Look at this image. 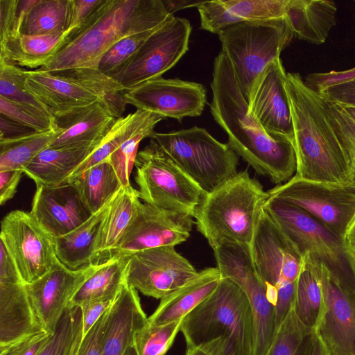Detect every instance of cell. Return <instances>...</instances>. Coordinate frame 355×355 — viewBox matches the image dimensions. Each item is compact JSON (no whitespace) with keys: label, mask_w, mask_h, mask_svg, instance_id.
I'll use <instances>...</instances> for the list:
<instances>
[{"label":"cell","mask_w":355,"mask_h":355,"mask_svg":"<svg viewBox=\"0 0 355 355\" xmlns=\"http://www.w3.org/2000/svg\"><path fill=\"white\" fill-rule=\"evenodd\" d=\"M211 89L210 112L227 134V144L237 155L275 184L291 179L297 170L293 141L268 135L248 113L247 99L222 51L214 61Z\"/></svg>","instance_id":"1"},{"label":"cell","mask_w":355,"mask_h":355,"mask_svg":"<svg viewBox=\"0 0 355 355\" xmlns=\"http://www.w3.org/2000/svg\"><path fill=\"white\" fill-rule=\"evenodd\" d=\"M285 89L299 179L355 186L347 153L332 123L324 98L298 73H287Z\"/></svg>","instance_id":"2"},{"label":"cell","mask_w":355,"mask_h":355,"mask_svg":"<svg viewBox=\"0 0 355 355\" xmlns=\"http://www.w3.org/2000/svg\"><path fill=\"white\" fill-rule=\"evenodd\" d=\"M173 15L163 0H103L90 20L39 69H98L103 55L119 41L155 29Z\"/></svg>","instance_id":"3"},{"label":"cell","mask_w":355,"mask_h":355,"mask_svg":"<svg viewBox=\"0 0 355 355\" xmlns=\"http://www.w3.org/2000/svg\"><path fill=\"white\" fill-rule=\"evenodd\" d=\"M187 347L209 355H253L254 323L248 298L222 277L214 291L182 320Z\"/></svg>","instance_id":"4"},{"label":"cell","mask_w":355,"mask_h":355,"mask_svg":"<svg viewBox=\"0 0 355 355\" xmlns=\"http://www.w3.org/2000/svg\"><path fill=\"white\" fill-rule=\"evenodd\" d=\"M268 198L247 170L240 171L203 197L193 216L198 230L212 249L225 243L250 246Z\"/></svg>","instance_id":"5"},{"label":"cell","mask_w":355,"mask_h":355,"mask_svg":"<svg viewBox=\"0 0 355 355\" xmlns=\"http://www.w3.org/2000/svg\"><path fill=\"white\" fill-rule=\"evenodd\" d=\"M263 210L297 247L322 263L340 286L355 295V259L343 239L302 209L269 197Z\"/></svg>","instance_id":"6"},{"label":"cell","mask_w":355,"mask_h":355,"mask_svg":"<svg viewBox=\"0 0 355 355\" xmlns=\"http://www.w3.org/2000/svg\"><path fill=\"white\" fill-rule=\"evenodd\" d=\"M218 35L221 51L246 99L257 77L270 62L280 58L293 37L284 18L241 22L223 29Z\"/></svg>","instance_id":"7"},{"label":"cell","mask_w":355,"mask_h":355,"mask_svg":"<svg viewBox=\"0 0 355 355\" xmlns=\"http://www.w3.org/2000/svg\"><path fill=\"white\" fill-rule=\"evenodd\" d=\"M149 138L206 193L237 173V154L228 144L218 141L204 128L154 132Z\"/></svg>","instance_id":"8"},{"label":"cell","mask_w":355,"mask_h":355,"mask_svg":"<svg viewBox=\"0 0 355 355\" xmlns=\"http://www.w3.org/2000/svg\"><path fill=\"white\" fill-rule=\"evenodd\" d=\"M135 166L139 198L144 202L193 217L206 193L150 139Z\"/></svg>","instance_id":"9"},{"label":"cell","mask_w":355,"mask_h":355,"mask_svg":"<svg viewBox=\"0 0 355 355\" xmlns=\"http://www.w3.org/2000/svg\"><path fill=\"white\" fill-rule=\"evenodd\" d=\"M213 250L221 277L232 280L248 298L254 323L253 355H266L277 333L275 306L256 270L250 246L225 243Z\"/></svg>","instance_id":"10"},{"label":"cell","mask_w":355,"mask_h":355,"mask_svg":"<svg viewBox=\"0 0 355 355\" xmlns=\"http://www.w3.org/2000/svg\"><path fill=\"white\" fill-rule=\"evenodd\" d=\"M268 193L306 211L343 240L355 216V186L307 181L293 176Z\"/></svg>","instance_id":"11"},{"label":"cell","mask_w":355,"mask_h":355,"mask_svg":"<svg viewBox=\"0 0 355 355\" xmlns=\"http://www.w3.org/2000/svg\"><path fill=\"white\" fill-rule=\"evenodd\" d=\"M250 250L256 270L275 306L279 293L296 288L303 255L264 210L259 217Z\"/></svg>","instance_id":"12"},{"label":"cell","mask_w":355,"mask_h":355,"mask_svg":"<svg viewBox=\"0 0 355 355\" xmlns=\"http://www.w3.org/2000/svg\"><path fill=\"white\" fill-rule=\"evenodd\" d=\"M191 30L187 19L173 15L150 35L126 64L110 77L124 89L162 77L188 51Z\"/></svg>","instance_id":"13"},{"label":"cell","mask_w":355,"mask_h":355,"mask_svg":"<svg viewBox=\"0 0 355 355\" xmlns=\"http://www.w3.org/2000/svg\"><path fill=\"white\" fill-rule=\"evenodd\" d=\"M0 241L15 261L25 284L42 277L58 261L54 238L31 212H9L1 222Z\"/></svg>","instance_id":"14"},{"label":"cell","mask_w":355,"mask_h":355,"mask_svg":"<svg viewBox=\"0 0 355 355\" xmlns=\"http://www.w3.org/2000/svg\"><path fill=\"white\" fill-rule=\"evenodd\" d=\"M198 273L175 246H162L131 255L125 282L146 296L161 300Z\"/></svg>","instance_id":"15"},{"label":"cell","mask_w":355,"mask_h":355,"mask_svg":"<svg viewBox=\"0 0 355 355\" xmlns=\"http://www.w3.org/2000/svg\"><path fill=\"white\" fill-rule=\"evenodd\" d=\"M124 98L137 110L179 121L185 117L200 116L207 103L206 90L202 84L162 77L125 89Z\"/></svg>","instance_id":"16"},{"label":"cell","mask_w":355,"mask_h":355,"mask_svg":"<svg viewBox=\"0 0 355 355\" xmlns=\"http://www.w3.org/2000/svg\"><path fill=\"white\" fill-rule=\"evenodd\" d=\"M192 217L148 203L141 204L137 214L113 256H131L148 249L175 246L190 236Z\"/></svg>","instance_id":"17"},{"label":"cell","mask_w":355,"mask_h":355,"mask_svg":"<svg viewBox=\"0 0 355 355\" xmlns=\"http://www.w3.org/2000/svg\"><path fill=\"white\" fill-rule=\"evenodd\" d=\"M99 263L71 270L58 261L36 281L26 284L35 313L43 328L53 334L64 310Z\"/></svg>","instance_id":"18"},{"label":"cell","mask_w":355,"mask_h":355,"mask_svg":"<svg viewBox=\"0 0 355 355\" xmlns=\"http://www.w3.org/2000/svg\"><path fill=\"white\" fill-rule=\"evenodd\" d=\"M286 75L280 58L270 62L253 83L247 99L248 110L268 135L293 141L291 109L285 89Z\"/></svg>","instance_id":"19"},{"label":"cell","mask_w":355,"mask_h":355,"mask_svg":"<svg viewBox=\"0 0 355 355\" xmlns=\"http://www.w3.org/2000/svg\"><path fill=\"white\" fill-rule=\"evenodd\" d=\"M324 311L316 332L329 355H355V295L345 292L320 263Z\"/></svg>","instance_id":"20"},{"label":"cell","mask_w":355,"mask_h":355,"mask_svg":"<svg viewBox=\"0 0 355 355\" xmlns=\"http://www.w3.org/2000/svg\"><path fill=\"white\" fill-rule=\"evenodd\" d=\"M53 238L73 231L92 215L73 183L36 185L30 211Z\"/></svg>","instance_id":"21"},{"label":"cell","mask_w":355,"mask_h":355,"mask_svg":"<svg viewBox=\"0 0 355 355\" xmlns=\"http://www.w3.org/2000/svg\"><path fill=\"white\" fill-rule=\"evenodd\" d=\"M25 86L53 118L101 101L90 89L57 71L25 70Z\"/></svg>","instance_id":"22"},{"label":"cell","mask_w":355,"mask_h":355,"mask_svg":"<svg viewBox=\"0 0 355 355\" xmlns=\"http://www.w3.org/2000/svg\"><path fill=\"white\" fill-rule=\"evenodd\" d=\"M288 0L203 1L198 7L200 28L217 34L245 21L284 18Z\"/></svg>","instance_id":"23"},{"label":"cell","mask_w":355,"mask_h":355,"mask_svg":"<svg viewBox=\"0 0 355 355\" xmlns=\"http://www.w3.org/2000/svg\"><path fill=\"white\" fill-rule=\"evenodd\" d=\"M148 324L137 291L126 282L110 307L103 340V355H123L137 334Z\"/></svg>","instance_id":"24"},{"label":"cell","mask_w":355,"mask_h":355,"mask_svg":"<svg viewBox=\"0 0 355 355\" xmlns=\"http://www.w3.org/2000/svg\"><path fill=\"white\" fill-rule=\"evenodd\" d=\"M101 101L54 118L60 133L50 148H79L99 143L116 121Z\"/></svg>","instance_id":"25"},{"label":"cell","mask_w":355,"mask_h":355,"mask_svg":"<svg viewBox=\"0 0 355 355\" xmlns=\"http://www.w3.org/2000/svg\"><path fill=\"white\" fill-rule=\"evenodd\" d=\"M43 330L24 281H1L0 348Z\"/></svg>","instance_id":"26"},{"label":"cell","mask_w":355,"mask_h":355,"mask_svg":"<svg viewBox=\"0 0 355 355\" xmlns=\"http://www.w3.org/2000/svg\"><path fill=\"white\" fill-rule=\"evenodd\" d=\"M141 204L138 190L131 185L123 187L111 200L96 239L94 264L110 258L134 221Z\"/></svg>","instance_id":"27"},{"label":"cell","mask_w":355,"mask_h":355,"mask_svg":"<svg viewBox=\"0 0 355 355\" xmlns=\"http://www.w3.org/2000/svg\"><path fill=\"white\" fill-rule=\"evenodd\" d=\"M221 279L218 268H207L162 298L148 324L158 326L182 319L216 288Z\"/></svg>","instance_id":"28"},{"label":"cell","mask_w":355,"mask_h":355,"mask_svg":"<svg viewBox=\"0 0 355 355\" xmlns=\"http://www.w3.org/2000/svg\"><path fill=\"white\" fill-rule=\"evenodd\" d=\"M336 11L332 1L288 0L284 19L293 37L319 45L336 25Z\"/></svg>","instance_id":"29"},{"label":"cell","mask_w":355,"mask_h":355,"mask_svg":"<svg viewBox=\"0 0 355 355\" xmlns=\"http://www.w3.org/2000/svg\"><path fill=\"white\" fill-rule=\"evenodd\" d=\"M101 141L93 146L79 148L48 147L32 160L24 173L36 185L56 186L66 183L70 175Z\"/></svg>","instance_id":"30"},{"label":"cell","mask_w":355,"mask_h":355,"mask_svg":"<svg viewBox=\"0 0 355 355\" xmlns=\"http://www.w3.org/2000/svg\"><path fill=\"white\" fill-rule=\"evenodd\" d=\"M320 261L309 253L296 284L293 311L307 328L316 330L324 311V297L320 278Z\"/></svg>","instance_id":"31"},{"label":"cell","mask_w":355,"mask_h":355,"mask_svg":"<svg viewBox=\"0 0 355 355\" xmlns=\"http://www.w3.org/2000/svg\"><path fill=\"white\" fill-rule=\"evenodd\" d=\"M110 202L73 231L54 238L56 257L67 268L78 270L94 264L96 239Z\"/></svg>","instance_id":"32"},{"label":"cell","mask_w":355,"mask_h":355,"mask_svg":"<svg viewBox=\"0 0 355 355\" xmlns=\"http://www.w3.org/2000/svg\"><path fill=\"white\" fill-rule=\"evenodd\" d=\"M165 119L160 114L141 110L117 119L98 146L73 171L67 182H71L91 167L106 161L125 140L140 130L156 125Z\"/></svg>","instance_id":"33"},{"label":"cell","mask_w":355,"mask_h":355,"mask_svg":"<svg viewBox=\"0 0 355 355\" xmlns=\"http://www.w3.org/2000/svg\"><path fill=\"white\" fill-rule=\"evenodd\" d=\"M65 33L26 35L0 46V61L28 68L43 67L64 44Z\"/></svg>","instance_id":"34"},{"label":"cell","mask_w":355,"mask_h":355,"mask_svg":"<svg viewBox=\"0 0 355 355\" xmlns=\"http://www.w3.org/2000/svg\"><path fill=\"white\" fill-rule=\"evenodd\" d=\"M130 256H113L99 263L71 300L69 306H80L88 302L116 297L125 283Z\"/></svg>","instance_id":"35"},{"label":"cell","mask_w":355,"mask_h":355,"mask_svg":"<svg viewBox=\"0 0 355 355\" xmlns=\"http://www.w3.org/2000/svg\"><path fill=\"white\" fill-rule=\"evenodd\" d=\"M70 183H73L92 214L106 206L123 188L107 161L91 167Z\"/></svg>","instance_id":"36"},{"label":"cell","mask_w":355,"mask_h":355,"mask_svg":"<svg viewBox=\"0 0 355 355\" xmlns=\"http://www.w3.org/2000/svg\"><path fill=\"white\" fill-rule=\"evenodd\" d=\"M69 19L70 0H38L26 15L21 34L42 35L65 33Z\"/></svg>","instance_id":"37"},{"label":"cell","mask_w":355,"mask_h":355,"mask_svg":"<svg viewBox=\"0 0 355 355\" xmlns=\"http://www.w3.org/2000/svg\"><path fill=\"white\" fill-rule=\"evenodd\" d=\"M60 130L35 132L29 135L0 139V170H24L60 133Z\"/></svg>","instance_id":"38"},{"label":"cell","mask_w":355,"mask_h":355,"mask_svg":"<svg viewBox=\"0 0 355 355\" xmlns=\"http://www.w3.org/2000/svg\"><path fill=\"white\" fill-rule=\"evenodd\" d=\"M55 71L78 82L96 94L115 118L123 116L127 105L124 98L125 89L112 77L98 69L89 68Z\"/></svg>","instance_id":"39"},{"label":"cell","mask_w":355,"mask_h":355,"mask_svg":"<svg viewBox=\"0 0 355 355\" xmlns=\"http://www.w3.org/2000/svg\"><path fill=\"white\" fill-rule=\"evenodd\" d=\"M315 331L299 320L293 308L278 328L266 355H311Z\"/></svg>","instance_id":"40"},{"label":"cell","mask_w":355,"mask_h":355,"mask_svg":"<svg viewBox=\"0 0 355 355\" xmlns=\"http://www.w3.org/2000/svg\"><path fill=\"white\" fill-rule=\"evenodd\" d=\"M182 320L158 326L147 324L135 336L138 355H164L180 331Z\"/></svg>","instance_id":"41"},{"label":"cell","mask_w":355,"mask_h":355,"mask_svg":"<svg viewBox=\"0 0 355 355\" xmlns=\"http://www.w3.org/2000/svg\"><path fill=\"white\" fill-rule=\"evenodd\" d=\"M157 28L127 36L119 41L103 55L98 70L109 76L118 71L130 60Z\"/></svg>","instance_id":"42"},{"label":"cell","mask_w":355,"mask_h":355,"mask_svg":"<svg viewBox=\"0 0 355 355\" xmlns=\"http://www.w3.org/2000/svg\"><path fill=\"white\" fill-rule=\"evenodd\" d=\"M0 114L37 132H47L55 128L54 118L47 112L3 97H0Z\"/></svg>","instance_id":"43"},{"label":"cell","mask_w":355,"mask_h":355,"mask_svg":"<svg viewBox=\"0 0 355 355\" xmlns=\"http://www.w3.org/2000/svg\"><path fill=\"white\" fill-rule=\"evenodd\" d=\"M0 97L15 103L30 105L47 112L26 89L25 70L3 61H0Z\"/></svg>","instance_id":"44"},{"label":"cell","mask_w":355,"mask_h":355,"mask_svg":"<svg viewBox=\"0 0 355 355\" xmlns=\"http://www.w3.org/2000/svg\"><path fill=\"white\" fill-rule=\"evenodd\" d=\"M155 125L147 126L125 140L106 160L113 167L123 187L130 184V177L137 155L139 144L150 137Z\"/></svg>","instance_id":"45"},{"label":"cell","mask_w":355,"mask_h":355,"mask_svg":"<svg viewBox=\"0 0 355 355\" xmlns=\"http://www.w3.org/2000/svg\"><path fill=\"white\" fill-rule=\"evenodd\" d=\"M38 0H0V46L21 35L24 20Z\"/></svg>","instance_id":"46"},{"label":"cell","mask_w":355,"mask_h":355,"mask_svg":"<svg viewBox=\"0 0 355 355\" xmlns=\"http://www.w3.org/2000/svg\"><path fill=\"white\" fill-rule=\"evenodd\" d=\"M80 306L67 307L63 312L48 344L38 355H70Z\"/></svg>","instance_id":"47"},{"label":"cell","mask_w":355,"mask_h":355,"mask_svg":"<svg viewBox=\"0 0 355 355\" xmlns=\"http://www.w3.org/2000/svg\"><path fill=\"white\" fill-rule=\"evenodd\" d=\"M324 100L329 116L347 153L355 176V119L339 104Z\"/></svg>","instance_id":"48"},{"label":"cell","mask_w":355,"mask_h":355,"mask_svg":"<svg viewBox=\"0 0 355 355\" xmlns=\"http://www.w3.org/2000/svg\"><path fill=\"white\" fill-rule=\"evenodd\" d=\"M102 1L103 0H70V19L69 28L65 32L66 41L90 20Z\"/></svg>","instance_id":"49"},{"label":"cell","mask_w":355,"mask_h":355,"mask_svg":"<svg viewBox=\"0 0 355 355\" xmlns=\"http://www.w3.org/2000/svg\"><path fill=\"white\" fill-rule=\"evenodd\" d=\"M52 335L44 330L30 335L6 347L0 348V355H38Z\"/></svg>","instance_id":"50"},{"label":"cell","mask_w":355,"mask_h":355,"mask_svg":"<svg viewBox=\"0 0 355 355\" xmlns=\"http://www.w3.org/2000/svg\"><path fill=\"white\" fill-rule=\"evenodd\" d=\"M109 309L83 336L78 355H103V340Z\"/></svg>","instance_id":"51"},{"label":"cell","mask_w":355,"mask_h":355,"mask_svg":"<svg viewBox=\"0 0 355 355\" xmlns=\"http://www.w3.org/2000/svg\"><path fill=\"white\" fill-rule=\"evenodd\" d=\"M353 78H355V67L344 71L309 73L305 78L304 82L308 87L320 92L331 86Z\"/></svg>","instance_id":"52"},{"label":"cell","mask_w":355,"mask_h":355,"mask_svg":"<svg viewBox=\"0 0 355 355\" xmlns=\"http://www.w3.org/2000/svg\"><path fill=\"white\" fill-rule=\"evenodd\" d=\"M320 94L330 102L355 107V78L331 86Z\"/></svg>","instance_id":"53"},{"label":"cell","mask_w":355,"mask_h":355,"mask_svg":"<svg viewBox=\"0 0 355 355\" xmlns=\"http://www.w3.org/2000/svg\"><path fill=\"white\" fill-rule=\"evenodd\" d=\"M117 295L112 297L92 300L80 306L83 317V336L87 333L97 320L112 305Z\"/></svg>","instance_id":"54"},{"label":"cell","mask_w":355,"mask_h":355,"mask_svg":"<svg viewBox=\"0 0 355 355\" xmlns=\"http://www.w3.org/2000/svg\"><path fill=\"white\" fill-rule=\"evenodd\" d=\"M23 173L22 170H0V204L1 205L15 195Z\"/></svg>","instance_id":"55"},{"label":"cell","mask_w":355,"mask_h":355,"mask_svg":"<svg viewBox=\"0 0 355 355\" xmlns=\"http://www.w3.org/2000/svg\"><path fill=\"white\" fill-rule=\"evenodd\" d=\"M23 280L4 243L0 241V281Z\"/></svg>","instance_id":"56"},{"label":"cell","mask_w":355,"mask_h":355,"mask_svg":"<svg viewBox=\"0 0 355 355\" xmlns=\"http://www.w3.org/2000/svg\"><path fill=\"white\" fill-rule=\"evenodd\" d=\"M37 132L32 128L0 115V139H15Z\"/></svg>","instance_id":"57"},{"label":"cell","mask_w":355,"mask_h":355,"mask_svg":"<svg viewBox=\"0 0 355 355\" xmlns=\"http://www.w3.org/2000/svg\"><path fill=\"white\" fill-rule=\"evenodd\" d=\"M83 337V317H82V310L80 306V309H79V311L78 313L77 318H76L75 332H74V338H73L72 349H71L70 355H78Z\"/></svg>","instance_id":"58"},{"label":"cell","mask_w":355,"mask_h":355,"mask_svg":"<svg viewBox=\"0 0 355 355\" xmlns=\"http://www.w3.org/2000/svg\"><path fill=\"white\" fill-rule=\"evenodd\" d=\"M343 242L348 253L355 259V216L346 230Z\"/></svg>","instance_id":"59"},{"label":"cell","mask_w":355,"mask_h":355,"mask_svg":"<svg viewBox=\"0 0 355 355\" xmlns=\"http://www.w3.org/2000/svg\"><path fill=\"white\" fill-rule=\"evenodd\" d=\"M203 1H163L168 11L173 15L174 12L184 8L198 7Z\"/></svg>","instance_id":"60"},{"label":"cell","mask_w":355,"mask_h":355,"mask_svg":"<svg viewBox=\"0 0 355 355\" xmlns=\"http://www.w3.org/2000/svg\"><path fill=\"white\" fill-rule=\"evenodd\" d=\"M311 355H329L327 347L318 335L316 331H315Z\"/></svg>","instance_id":"61"},{"label":"cell","mask_w":355,"mask_h":355,"mask_svg":"<svg viewBox=\"0 0 355 355\" xmlns=\"http://www.w3.org/2000/svg\"><path fill=\"white\" fill-rule=\"evenodd\" d=\"M185 355H209L202 349L193 347H187V352Z\"/></svg>","instance_id":"62"},{"label":"cell","mask_w":355,"mask_h":355,"mask_svg":"<svg viewBox=\"0 0 355 355\" xmlns=\"http://www.w3.org/2000/svg\"><path fill=\"white\" fill-rule=\"evenodd\" d=\"M340 105V104H339ZM342 108L355 119V107L340 105Z\"/></svg>","instance_id":"63"},{"label":"cell","mask_w":355,"mask_h":355,"mask_svg":"<svg viewBox=\"0 0 355 355\" xmlns=\"http://www.w3.org/2000/svg\"><path fill=\"white\" fill-rule=\"evenodd\" d=\"M123 355H138L135 343L128 348Z\"/></svg>","instance_id":"64"}]
</instances>
